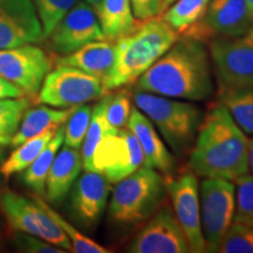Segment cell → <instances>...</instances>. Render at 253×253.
Wrapping results in <instances>:
<instances>
[{
    "instance_id": "obj_1",
    "label": "cell",
    "mask_w": 253,
    "mask_h": 253,
    "mask_svg": "<svg viewBox=\"0 0 253 253\" xmlns=\"http://www.w3.org/2000/svg\"><path fill=\"white\" fill-rule=\"evenodd\" d=\"M136 89L172 99L205 101L213 95L210 54L201 41L177 40L137 80Z\"/></svg>"
},
{
    "instance_id": "obj_2",
    "label": "cell",
    "mask_w": 253,
    "mask_h": 253,
    "mask_svg": "<svg viewBox=\"0 0 253 253\" xmlns=\"http://www.w3.org/2000/svg\"><path fill=\"white\" fill-rule=\"evenodd\" d=\"M250 140L219 102L210 107L190 150L191 171L235 183L250 172Z\"/></svg>"
},
{
    "instance_id": "obj_3",
    "label": "cell",
    "mask_w": 253,
    "mask_h": 253,
    "mask_svg": "<svg viewBox=\"0 0 253 253\" xmlns=\"http://www.w3.org/2000/svg\"><path fill=\"white\" fill-rule=\"evenodd\" d=\"M177 40V32L162 17L142 20L131 32L115 40V65L103 84L104 89L109 91L134 84Z\"/></svg>"
},
{
    "instance_id": "obj_4",
    "label": "cell",
    "mask_w": 253,
    "mask_h": 253,
    "mask_svg": "<svg viewBox=\"0 0 253 253\" xmlns=\"http://www.w3.org/2000/svg\"><path fill=\"white\" fill-rule=\"evenodd\" d=\"M110 194L109 223L129 232L143 225L162 207L167 196L166 178L157 170L143 166L116 183Z\"/></svg>"
},
{
    "instance_id": "obj_5",
    "label": "cell",
    "mask_w": 253,
    "mask_h": 253,
    "mask_svg": "<svg viewBox=\"0 0 253 253\" xmlns=\"http://www.w3.org/2000/svg\"><path fill=\"white\" fill-rule=\"evenodd\" d=\"M132 100L162 135L177 156L190 153L204 120L203 110L194 103L137 90Z\"/></svg>"
},
{
    "instance_id": "obj_6",
    "label": "cell",
    "mask_w": 253,
    "mask_h": 253,
    "mask_svg": "<svg viewBox=\"0 0 253 253\" xmlns=\"http://www.w3.org/2000/svg\"><path fill=\"white\" fill-rule=\"evenodd\" d=\"M218 91L253 86V32L209 41Z\"/></svg>"
},
{
    "instance_id": "obj_7",
    "label": "cell",
    "mask_w": 253,
    "mask_h": 253,
    "mask_svg": "<svg viewBox=\"0 0 253 253\" xmlns=\"http://www.w3.org/2000/svg\"><path fill=\"white\" fill-rule=\"evenodd\" d=\"M107 94L103 84L93 75L66 65H58L46 75L38 101L54 108H74L100 100Z\"/></svg>"
},
{
    "instance_id": "obj_8",
    "label": "cell",
    "mask_w": 253,
    "mask_h": 253,
    "mask_svg": "<svg viewBox=\"0 0 253 253\" xmlns=\"http://www.w3.org/2000/svg\"><path fill=\"white\" fill-rule=\"evenodd\" d=\"M0 210L8 225L17 232L37 236L66 252H73L68 237L34 199L30 201L12 190H1Z\"/></svg>"
},
{
    "instance_id": "obj_9",
    "label": "cell",
    "mask_w": 253,
    "mask_h": 253,
    "mask_svg": "<svg viewBox=\"0 0 253 253\" xmlns=\"http://www.w3.org/2000/svg\"><path fill=\"white\" fill-rule=\"evenodd\" d=\"M201 220L207 252H216L221 237L233 221L235 184L217 177H204L201 184Z\"/></svg>"
},
{
    "instance_id": "obj_10",
    "label": "cell",
    "mask_w": 253,
    "mask_h": 253,
    "mask_svg": "<svg viewBox=\"0 0 253 253\" xmlns=\"http://www.w3.org/2000/svg\"><path fill=\"white\" fill-rule=\"evenodd\" d=\"M50 69L52 60L33 43L0 49V75L21 89L28 99H38Z\"/></svg>"
},
{
    "instance_id": "obj_11",
    "label": "cell",
    "mask_w": 253,
    "mask_h": 253,
    "mask_svg": "<svg viewBox=\"0 0 253 253\" xmlns=\"http://www.w3.org/2000/svg\"><path fill=\"white\" fill-rule=\"evenodd\" d=\"M253 26L246 0H212L202 20L182 34L201 42L214 38H236L249 33Z\"/></svg>"
},
{
    "instance_id": "obj_12",
    "label": "cell",
    "mask_w": 253,
    "mask_h": 253,
    "mask_svg": "<svg viewBox=\"0 0 253 253\" xmlns=\"http://www.w3.org/2000/svg\"><path fill=\"white\" fill-rule=\"evenodd\" d=\"M144 161L137 137L128 126L109 134L97 145L93 157V171L101 172L110 183H118L129 176Z\"/></svg>"
},
{
    "instance_id": "obj_13",
    "label": "cell",
    "mask_w": 253,
    "mask_h": 253,
    "mask_svg": "<svg viewBox=\"0 0 253 253\" xmlns=\"http://www.w3.org/2000/svg\"><path fill=\"white\" fill-rule=\"evenodd\" d=\"M130 253H189L188 238L173 210L161 207L142 225L126 248Z\"/></svg>"
},
{
    "instance_id": "obj_14",
    "label": "cell",
    "mask_w": 253,
    "mask_h": 253,
    "mask_svg": "<svg viewBox=\"0 0 253 253\" xmlns=\"http://www.w3.org/2000/svg\"><path fill=\"white\" fill-rule=\"evenodd\" d=\"M166 185L167 194L171 197L173 213L184 230L191 252H207L202 231L197 175L192 171L185 172L176 178L166 179Z\"/></svg>"
},
{
    "instance_id": "obj_15",
    "label": "cell",
    "mask_w": 253,
    "mask_h": 253,
    "mask_svg": "<svg viewBox=\"0 0 253 253\" xmlns=\"http://www.w3.org/2000/svg\"><path fill=\"white\" fill-rule=\"evenodd\" d=\"M55 53L68 55L93 41L104 40L96 12L86 1H78L49 34Z\"/></svg>"
},
{
    "instance_id": "obj_16",
    "label": "cell",
    "mask_w": 253,
    "mask_h": 253,
    "mask_svg": "<svg viewBox=\"0 0 253 253\" xmlns=\"http://www.w3.org/2000/svg\"><path fill=\"white\" fill-rule=\"evenodd\" d=\"M42 39V26L32 0H0V49Z\"/></svg>"
},
{
    "instance_id": "obj_17",
    "label": "cell",
    "mask_w": 253,
    "mask_h": 253,
    "mask_svg": "<svg viewBox=\"0 0 253 253\" xmlns=\"http://www.w3.org/2000/svg\"><path fill=\"white\" fill-rule=\"evenodd\" d=\"M73 216L86 229H91L103 216L112 183L97 171H86L78 177L71 189Z\"/></svg>"
},
{
    "instance_id": "obj_18",
    "label": "cell",
    "mask_w": 253,
    "mask_h": 253,
    "mask_svg": "<svg viewBox=\"0 0 253 253\" xmlns=\"http://www.w3.org/2000/svg\"><path fill=\"white\" fill-rule=\"evenodd\" d=\"M126 126L140 142L144 156V167L157 170L167 176L171 175L176 167L175 157L161 140L150 120L140 109L132 107Z\"/></svg>"
},
{
    "instance_id": "obj_19",
    "label": "cell",
    "mask_w": 253,
    "mask_h": 253,
    "mask_svg": "<svg viewBox=\"0 0 253 253\" xmlns=\"http://www.w3.org/2000/svg\"><path fill=\"white\" fill-rule=\"evenodd\" d=\"M116 60L115 41L99 40L58 59V65L75 67L93 75L104 84L112 73Z\"/></svg>"
},
{
    "instance_id": "obj_20",
    "label": "cell",
    "mask_w": 253,
    "mask_h": 253,
    "mask_svg": "<svg viewBox=\"0 0 253 253\" xmlns=\"http://www.w3.org/2000/svg\"><path fill=\"white\" fill-rule=\"evenodd\" d=\"M82 168V157L79 149L65 145L60 153L58 151L46 179L47 201L53 204L62 203L80 176Z\"/></svg>"
},
{
    "instance_id": "obj_21",
    "label": "cell",
    "mask_w": 253,
    "mask_h": 253,
    "mask_svg": "<svg viewBox=\"0 0 253 253\" xmlns=\"http://www.w3.org/2000/svg\"><path fill=\"white\" fill-rule=\"evenodd\" d=\"M74 108L55 109L49 108L47 107V104L34 107L31 109L28 108L24 114L17 134L12 140L11 147H18L30 138L36 137L48 129L59 128L63 123H66Z\"/></svg>"
},
{
    "instance_id": "obj_22",
    "label": "cell",
    "mask_w": 253,
    "mask_h": 253,
    "mask_svg": "<svg viewBox=\"0 0 253 253\" xmlns=\"http://www.w3.org/2000/svg\"><path fill=\"white\" fill-rule=\"evenodd\" d=\"M96 14L106 40H118L138 24L132 13L130 0H103Z\"/></svg>"
},
{
    "instance_id": "obj_23",
    "label": "cell",
    "mask_w": 253,
    "mask_h": 253,
    "mask_svg": "<svg viewBox=\"0 0 253 253\" xmlns=\"http://www.w3.org/2000/svg\"><path fill=\"white\" fill-rule=\"evenodd\" d=\"M63 137H65V126H60L56 129L55 135L45 147V149L41 151L39 156L33 161L30 167L24 170V184L33 190L37 195L45 196L47 175H48L56 154L63 143Z\"/></svg>"
},
{
    "instance_id": "obj_24",
    "label": "cell",
    "mask_w": 253,
    "mask_h": 253,
    "mask_svg": "<svg viewBox=\"0 0 253 253\" xmlns=\"http://www.w3.org/2000/svg\"><path fill=\"white\" fill-rule=\"evenodd\" d=\"M112 94H104L99 102L95 104L91 112V119L88 130L82 143V167L86 171H93V157L97 145L109 134H115L119 130L109 126L106 118V109Z\"/></svg>"
},
{
    "instance_id": "obj_25",
    "label": "cell",
    "mask_w": 253,
    "mask_h": 253,
    "mask_svg": "<svg viewBox=\"0 0 253 253\" xmlns=\"http://www.w3.org/2000/svg\"><path fill=\"white\" fill-rule=\"evenodd\" d=\"M223 104L237 126L253 137V86L218 91Z\"/></svg>"
},
{
    "instance_id": "obj_26",
    "label": "cell",
    "mask_w": 253,
    "mask_h": 253,
    "mask_svg": "<svg viewBox=\"0 0 253 253\" xmlns=\"http://www.w3.org/2000/svg\"><path fill=\"white\" fill-rule=\"evenodd\" d=\"M56 129H48V130L41 132L36 137H32L15 147L13 153L9 155L7 160L4 161L0 166V173L5 178H8L9 176L14 175V173L23 172L26 168L33 163V161L39 156L41 151L45 149L48 142L55 135Z\"/></svg>"
},
{
    "instance_id": "obj_27",
    "label": "cell",
    "mask_w": 253,
    "mask_h": 253,
    "mask_svg": "<svg viewBox=\"0 0 253 253\" xmlns=\"http://www.w3.org/2000/svg\"><path fill=\"white\" fill-rule=\"evenodd\" d=\"M210 0H176L163 12V20L182 34L202 20L207 13Z\"/></svg>"
},
{
    "instance_id": "obj_28",
    "label": "cell",
    "mask_w": 253,
    "mask_h": 253,
    "mask_svg": "<svg viewBox=\"0 0 253 253\" xmlns=\"http://www.w3.org/2000/svg\"><path fill=\"white\" fill-rule=\"evenodd\" d=\"M30 106L31 101L26 96L0 99V147L11 145Z\"/></svg>"
},
{
    "instance_id": "obj_29",
    "label": "cell",
    "mask_w": 253,
    "mask_h": 253,
    "mask_svg": "<svg viewBox=\"0 0 253 253\" xmlns=\"http://www.w3.org/2000/svg\"><path fill=\"white\" fill-rule=\"evenodd\" d=\"M34 201L40 205L47 213L49 214L53 219L55 220V223L61 227V230L65 232V235L68 237L69 242L72 244V251L77 253H109L112 252V250H108L104 246L97 244L96 242H94L93 239L88 238L87 236H84V233H81L77 227L73 226L69 221H67L63 218L61 214H59L53 208H50L48 204L40 197L39 195H34L33 197Z\"/></svg>"
},
{
    "instance_id": "obj_30",
    "label": "cell",
    "mask_w": 253,
    "mask_h": 253,
    "mask_svg": "<svg viewBox=\"0 0 253 253\" xmlns=\"http://www.w3.org/2000/svg\"><path fill=\"white\" fill-rule=\"evenodd\" d=\"M235 183L233 221L253 226V175L245 173Z\"/></svg>"
},
{
    "instance_id": "obj_31",
    "label": "cell",
    "mask_w": 253,
    "mask_h": 253,
    "mask_svg": "<svg viewBox=\"0 0 253 253\" xmlns=\"http://www.w3.org/2000/svg\"><path fill=\"white\" fill-rule=\"evenodd\" d=\"M91 112H93V108L87 103L73 109L65 126V137H63L65 145L74 148V149H80L82 147L90 123Z\"/></svg>"
},
{
    "instance_id": "obj_32",
    "label": "cell",
    "mask_w": 253,
    "mask_h": 253,
    "mask_svg": "<svg viewBox=\"0 0 253 253\" xmlns=\"http://www.w3.org/2000/svg\"><path fill=\"white\" fill-rule=\"evenodd\" d=\"M216 252L253 253V226L232 221L221 237Z\"/></svg>"
},
{
    "instance_id": "obj_33",
    "label": "cell",
    "mask_w": 253,
    "mask_h": 253,
    "mask_svg": "<svg viewBox=\"0 0 253 253\" xmlns=\"http://www.w3.org/2000/svg\"><path fill=\"white\" fill-rule=\"evenodd\" d=\"M39 15L43 37L47 38L65 17V14L78 2V0H32Z\"/></svg>"
},
{
    "instance_id": "obj_34",
    "label": "cell",
    "mask_w": 253,
    "mask_h": 253,
    "mask_svg": "<svg viewBox=\"0 0 253 253\" xmlns=\"http://www.w3.org/2000/svg\"><path fill=\"white\" fill-rule=\"evenodd\" d=\"M131 108V95L128 89H122L112 95L106 109V118L109 126L116 130L126 128Z\"/></svg>"
},
{
    "instance_id": "obj_35",
    "label": "cell",
    "mask_w": 253,
    "mask_h": 253,
    "mask_svg": "<svg viewBox=\"0 0 253 253\" xmlns=\"http://www.w3.org/2000/svg\"><path fill=\"white\" fill-rule=\"evenodd\" d=\"M13 243L17 250L27 253H65V250L52 245L39 237L18 232L13 236Z\"/></svg>"
},
{
    "instance_id": "obj_36",
    "label": "cell",
    "mask_w": 253,
    "mask_h": 253,
    "mask_svg": "<svg viewBox=\"0 0 253 253\" xmlns=\"http://www.w3.org/2000/svg\"><path fill=\"white\" fill-rule=\"evenodd\" d=\"M134 17L137 20H145L162 12L163 0H130Z\"/></svg>"
},
{
    "instance_id": "obj_37",
    "label": "cell",
    "mask_w": 253,
    "mask_h": 253,
    "mask_svg": "<svg viewBox=\"0 0 253 253\" xmlns=\"http://www.w3.org/2000/svg\"><path fill=\"white\" fill-rule=\"evenodd\" d=\"M25 94L17 86L0 75V99L6 97H23Z\"/></svg>"
},
{
    "instance_id": "obj_38",
    "label": "cell",
    "mask_w": 253,
    "mask_h": 253,
    "mask_svg": "<svg viewBox=\"0 0 253 253\" xmlns=\"http://www.w3.org/2000/svg\"><path fill=\"white\" fill-rule=\"evenodd\" d=\"M249 166L250 170L253 172V137L250 140V150H249Z\"/></svg>"
},
{
    "instance_id": "obj_39",
    "label": "cell",
    "mask_w": 253,
    "mask_h": 253,
    "mask_svg": "<svg viewBox=\"0 0 253 253\" xmlns=\"http://www.w3.org/2000/svg\"><path fill=\"white\" fill-rule=\"evenodd\" d=\"M84 1H86L87 4H89L91 7L95 9V12H97L100 9L101 5H102L103 0H84Z\"/></svg>"
},
{
    "instance_id": "obj_40",
    "label": "cell",
    "mask_w": 253,
    "mask_h": 253,
    "mask_svg": "<svg viewBox=\"0 0 253 253\" xmlns=\"http://www.w3.org/2000/svg\"><path fill=\"white\" fill-rule=\"evenodd\" d=\"M176 0H163V4H162V12H161V13H163L164 11H166V9L169 7L170 5L171 4H173V2H175Z\"/></svg>"
},
{
    "instance_id": "obj_41",
    "label": "cell",
    "mask_w": 253,
    "mask_h": 253,
    "mask_svg": "<svg viewBox=\"0 0 253 253\" xmlns=\"http://www.w3.org/2000/svg\"><path fill=\"white\" fill-rule=\"evenodd\" d=\"M246 4H248L250 13L253 15V0H246Z\"/></svg>"
},
{
    "instance_id": "obj_42",
    "label": "cell",
    "mask_w": 253,
    "mask_h": 253,
    "mask_svg": "<svg viewBox=\"0 0 253 253\" xmlns=\"http://www.w3.org/2000/svg\"><path fill=\"white\" fill-rule=\"evenodd\" d=\"M2 160H4V150L0 149V164L2 163Z\"/></svg>"
},
{
    "instance_id": "obj_43",
    "label": "cell",
    "mask_w": 253,
    "mask_h": 253,
    "mask_svg": "<svg viewBox=\"0 0 253 253\" xmlns=\"http://www.w3.org/2000/svg\"><path fill=\"white\" fill-rule=\"evenodd\" d=\"M251 32H253V26H252V28H251Z\"/></svg>"
}]
</instances>
